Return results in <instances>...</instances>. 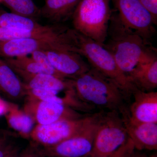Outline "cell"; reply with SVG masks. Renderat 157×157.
Segmentation results:
<instances>
[{
    "label": "cell",
    "instance_id": "12",
    "mask_svg": "<svg viewBox=\"0 0 157 157\" xmlns=\"http://www.w3.org/2000/svg\"><path fill=\"white\" fill-rule=\"evenodd\" d=\"M127 134L135 149L153 151L157 149V124L139 123L130 118L128 108L120 113Z\"/></svg>",
    "mask_w": 157,
    "mask_h": 157
},
{
    "label": "cell",
    "instance_id": "27",
    "mask_svg": "<svg viewBox=\"0 0 157 157\" xmlns=\"http://www.w3.org/2000/svg\"><path fill=\"white\" fill-rule=\"evenodd\" d=\"M18 149L11 144H8L5 141L0 144V157H8Z\"/></svg>",
    "mask_w": 157,
    "mask_h": 157
},
{
    "label": "cell",
    "instance_id": "1",
    "mask_svg": "<svg viewBox=\"0 0 157 157\" xmlns=\"http://www.w3.org/2000/svg\"><path fill=\"white\" fill-rule=\"evenodd\" d=\"M103 46L127 77L139 64L157 58L156 49L151 43L124 25L116 14H111L108 36Z\"/></svg>",
    "mask_w": 157,
    "mask_h": 157
},
{
    "label": "cell",
    "instance_id": "25",
    "mask_svg": "<svg viewBox=\"0 0 157 157\" xmlns=\"http://www.w3.org/2000/svg\"><path fill=\"white\" fill-rule=\"evenodd\" d=\"M19 157H45L38 144L32 142L20 153Z\"/></svg>",
    "mask_w": 157,
    "mask_h": 157
},
{
    "label": "cell",
    "instance_id": "22",
    "mask_svg": "<svg viewBox=\"0 0 157 157\" xmlns=\"http://www.w3.org/2000/svg\"><path fill=\"white\" fill-rule=\"evenodd\" d=\"M3 59L13 70L31 74L47 73L39 64L29 56Z\"/></svg>",
    "mask_w": 157,
    "mask_h": 157
},
{
    "label": "cell",
    "instance_id": "2",
    "mask_svg": "<svg viewBox=\"0 0 157 157\" xmlns=\"http://www.w3.org/2000/svg\"><path fill=\"white\" fill-rule=\"evenodd\" d=\"M72 80L79 99L95 109L98 107L121 113L127 107L128 101L120 88L93 68Z\"/></svg>",
    "mask_w": 157,
    "mask_h": 157
},
{
    "label": "cell",
    "instance_id": "18",
    "mask_svg": "<svg viewBox=\"0 0 157 157\" xmlns=\"http://www.w3.org/2000/svg\"><path fill=\"white\" fill-rule=\"evenodd\" d=\"M80 0H45L40 9V16L55 24L65 22L71 18Z\"/></svg>",
    "mask_w": 157,
    "mask_h": 157
},
{
    "label": "cell",
    "instance_id": "33",
    "mask_svg": "<svg viewBox=\"0 0 157 157\" xmlns=\"http://www.w3.org/2000/svg\"><path fill=\"white\" fill-rule=\"evenodd\" d=\"M2 1H3V0H0V4H1V3H2Z\"/></svg>",
    "mask_w": 157,
    "mask_h": 157
},
{
    "label": "cell",
    "instance_id": "31",
    "mask_svg": "<svg viewBox=\"0 0 157 157\" xmlns=\"http://www.w3.org/2000/svg\"><path fill=\"white\" fill-rule=\"evenodd\" d=\"M5 141H6V140L4 138H0V144L4 143Z\"/></svg>",
    "mask_w": 157,
    "mask_h": 157
},
{
    "label": "cell",
    "instance_id": "15",
    "mask_svg": "<svg viewBox=\"0 0 157 157\" xmlns=\"http://www.w3.org/2000/svg\"><path fill=\"white\" fill-rule=\"evenodd\" d=\"M25 89H35L63 91L73 87L72 79L59 78L47 73L31 74L14 70Z\"/></svg>",
    "mask_w": 157,
    "mask_h": 157
},
{
    "label": "cell",
    "instance_id": "8",
    "mask_svg": "<svg viewBox=\"0 0 157 157\" xmlns=\"http://www.w3.org/2000/svg\"><path fill=\"white\" fill-rule=\"evenodd\" d=\"M121 22L144 39L151 42L156 33L151 14L139 0H111Z\"/></svg>",
    "mask_w": 157,
    "mask_h": 157
},
{
    "label": "cell",
    "instance_id": "4",
    "mask_svg": "<svg viewBox=\"0 0 157 157\" xmlns=\"http://www.w3.org/2000/svg\"><path fill=\"white\" fill-rule=\"evenodd\" d=\"M76 32L78 53L86 59L91 67L113 81L129 101L137 88L121 71L112 55L103 45Z\"/></svg>",
    "mask_w": 157,
    "mask_h": 157
},
{
    "label": "cell",
    "instance_id": "13",
    "mask_svg": "<svg viewBox=\"0 0 157 157\" xmlns=\"http://www.w3.org/2000/svg\"><path fill=\"white\" fill-rule=\"evenodd\" d=\"M25 90V98L63 104L86 113H92L95 109L79 99L73 87L63 91L35 89Z\"/></svg>",
    "mask_w": 157,
    "mask_h": 157
},
{
    "label": "cell",
    "instance_id": "19",
    "mask_svg": "<svg viewBox=\"0 0 157 157\" xmlns=\"http://www.w3.org/2000/svg\"><path fill=\"white\" fill-rule=\"evenodd\" d=\"M7 123L21 137L30 138L35 123L28 113L20 109L16 104L10 103L9 111L5 115Z\"/></svg>",
    "mask_w": 157,
    "mask_h": 157
},
{
    "label": "cell",
    "instance_id": "10",
    "mask_svg": "<svg viewBox=\"0 0 157 157\" xmlns=\"http://www.w3.org/2000/svg\"><path fill=\"white\" fill-rule=\"evenodd\" d=\"M25 98L23 110L33 117L36 124L46 125L61 120L79 118L88 114H82L63 104Z\"/></svg>",
    "mask_w": 157,
    "mask_h": 157
},
{
    "label": "cell",
    "instance_id": "17",
    "mask_svg": "<svg viewBox=\"0 0 157 157\" xmlns=\"http://www.w3.org/2000/svg\"><path fill=\"white\" fill-rule=\"evenodd\" d=\"M0 91L9 99L18 101L25 98L26 90L16 73L0 57Z\"/></svg>",
    "mask_w": 157,
    "mask_h": 157
},
{
    "label": "cell",
    "instance_id": "21",
    "mask_svg": "<svg viewBox=\"0 0 157 157\" xmlns=\"http://www.w3.org/2000/svg\"><path fill=\"white\" fill-rule=\"evenodd\" d=\"M11 13L34 20L40 17L39 9L33 0H3Z\"/></svg>",
    "mask_w": 157,
    "mask_h": 157
},
{
    "label": "cell",
    "instance_id": "28",
    "mask_svg": "<svg viewBox=\"0 0 157 157\" xmlns=\"http://www.w3.org/2000/svg\"><path fill=\"white\" fill-rule=\"evenodd\" d=\"M10 102L5 101L0 98V117L5 116L9 111L10 107Z\"/></svg>",
    "mask_w": 157,
    "mask_h": 157
},
{
    "label": "cell",
    "instance_id": "30",
    "mask_svg": "<svg viewBox=\"0 0 157 157\" xmlns=\"http://www.w3.org/2000/svg\"><path fill=\"white\" fill-rule=\"evenodd\" d=\"M19 154L20 153L19 151H18V150H17L14 152L8 157H19Z\"/></svg>",
    "mask_w": 157,
    "mask_h": 157
},
{
    "label": "cell",
    "instance_id": "9",
    "mask_svg": "<svg viewBox=\"0 0 157 157\" xmlns=\"http://www.w3.org/2000/svg\"><path fill=\"white\" fill-rule=\"evenodd\" d=\"M93 113H88L79 118L61 120L48 124H36L30 138L42 147L53 146L80 132L91 119Z\"/></svg>",
    "mask_w": 157,
    "mask_h": 157
},
{
    "label": "cell",
    "instance_id": "23",
    "mask_svg": "<svg viewBox=\"0 0 157 157\" xmlns=\"http://www.w3.org/2000/svg\"><path fill=\"white\" fill-rule=\"evenodd\" d=\"M30 56L36 62L43 68L48 74L53 75L59 78H65L55 70L44 51H36L33 52Z\"/></svg>",
    "mask_w": 157,
    "mask_h": 157
},
{
    "label": "cell",
    "instance_id": "26",
    "mask_svg": "<svg viewBox=\"0 0 157 157\" xmlns=\"http://www.w3.org/2000/svg\"><path fill=\"white\" fill-rule=\"evenodd\" d=\"M151 14L155 23H157V0H139Z\"/></svg>",
    "mask_w": 157,
    "mask_h": 157
},
{
    "label": "cell",
    "instance_id": "29",
    "mask_svg": "<svg viewBox=\"0 0 157 157\" xmlns=\"http://www.w3.org/2000/svg\"><path fill=\"white\" fill-rule=\"evenodd\" d=\"M131 157H147L146 155L141 153L137 152H134L133 154L132 155Z\"/></svg>",
    "mask_w": 157,
    "mask_h": 157
},
{
    "label": "cell",
    "instance_id": "11",
    "mask_svg": "<svg viewBox=\"0 0 157 157\" xmlns=\"http://www.w3.org/2000/svg\"><path fill=\"white\" fill-rule=\"evenodd\" d=\"M44 52L55 70L64 78L74 79L90 69L84 58L75 52L63 49Z\"/></svg>",
    "mask_w": 157,
    "mask_h": 157
},
{
    "label": "cell",
    "instance_id": "16",
    "mask_svg": "<svg viewBox=\"0 0 157 157\" xmlns=\"http://www.w3.org/2000/svg\"><path fill=\"white\" fill-rule=\"evenodd\" d=\"M127 77L137 89L146 92L154 91L157 87V58L139 64Z\"/></svg>",
    "mask_w": 157,
    "mask_h": 157
},
{
    "label": "cell",
    "instance_id": "32",
    "mask_svg": "<svg viewBox=\"0 0 157 157\" xmlns=\"http://www.w3.org/2000/svg\"><path fill=\"white\" fill-rule=\"evenodd\" d=\"M150 157H157V154H154L151 156Z\"/></svg>",
    "mask_w": 157,
    "mask_h": 157
},
{
    "label": "cell",
    "instance_id": "14",
    "mask_svg": "<svg viewBox=\"0 0 157 157\" xmlns=\"http://www.w3.org/2000/svg\"><path fill=\"white\" fill-rule=\"evenodd\" d=\"M134 101L128 108L129 117L139 123L157 124V92L136 89L132 96Z\"/></svg>",
    "mask_w": 157,
    "mask_h": 157
},
{
    "label": "cell",
    "instance_id": "7",
    "mask_svg": "<svg viewBox=\"0 0 157 157\" xmlns=\"http://www.w3.org/2000/svg\"><path fill=\"white\" fill-rule=\"evenodd\" d=\"M102 111L94 113L89 121L76 135L53 146L41 148L44 156L90 157Z\"/></svg>",
    "mask_w": 157,
    "mask_h": 157
},
{
    "label": "cell",
    "instance_id": "6",
    "mask_svg": "<svg viewBox=\"0 0 157 157\" xmlns=\"http://www.w3.org/2000/svg\"><path fill=\"white\" fill-rule=\"evenodd\" d=\"M53 49L75 51L74 41L70 28L66 33L59 36L0 41V57L2 58L29 56L36 51Z\"/></svg>",
    "mask_w": 157,
    "mask_h": 157
},
{
    "label": "cell",
    "instance_id": "3",
    "mask_svg": "<svg viewBox=\"0 0 157 157\" xmlns=\"http://www.w3.org/2000/svg\"><path fill=\"white\" fill-rule=\"evenodd\" d=\"M111 0H80L71 17L73 29L104 45L108 36Z\"/></svg>",
    "mask_w": 157,
    "mask_h": 157
},
{
    "label": "cell",
    "instance_id": "20",
    "mask_svg": "<svg viewBox=\"0 0 157 157\" xmlns=\"http://www.w3.org/2000/svg\"><path fill=\"white\" fill-rule=\"evenodd\" d=\"M36 20L23 17L0 9V28L34 31L45 28Z\"/></svg>",
    "mask_w": 157,
    "mask_h": 157
},
{
    "label": "cell",
    "instance_id": "24",
    "mask_svg": "<svg viewBox=\"0 0 157 157\" xmlns=\"http://www.w3.org/2000/svg\"><path fill=\"white\" fill-rule=\"evenodd\" d=\"M135 150V146L132 141L129 140L123 146L110 155L107 156H94L89 157H131Z\"/></svg>",
    "mask_w": 157,
    "mask_h": 157
},
{
    "label": "cell",
    "instance_id": "5",
    "mask_svg": "<svg viewBox=\"0 0 157 157\" xmlns=\"http://www.w3.org/2000/svg\"><path fill=\"white\" fill-rule=\"evenodd\" d=\"M128 139L120 113L115 110H103L90 157L110 155L123 146Z\"/></svg>",
    "mask_w": 157,
    "mask_h": 157
}]
</instances>
